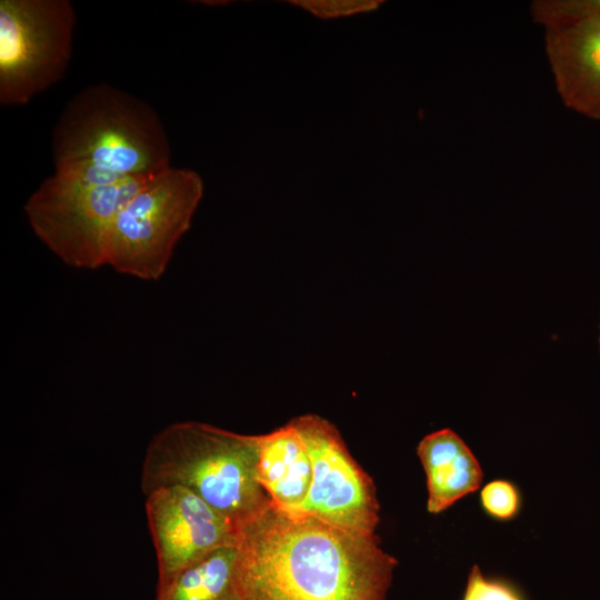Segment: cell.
<instances>
[{
  "label": "cell",
  "mask_w": 600,
  "mask_h": 600,
  "mask_svg": "<svg viewBox=\"0 0 600 600\" xmlns=\"http://www.w3.org/2000/svg\"><path fill=\"white\" fill-rule=\"evenodd\" d=\"M236 544L242 600H386L397 566L374 534L272 503L238 528Z\"/></svg>",
  "instance_id": "obj_1"
},
{
  "label": "cell",
  "mask_w": 600,
  "mask_h": 600,
  "mask_svg": "<svg viewBox=\"0 0 600 600\" xmlns=\"http://www.w3.org/2000/svg\"><path fill=\"white\" fill-rule=\"evenodd\" d=\"M52 154L54 171L91 170L119 181L171 167L169 139L153 108L108 83L90 84L66 104Z\"/></svg>",
  "instance_id": "obj_2"
},
{
  "label": "cell",
  "mask_w": 600,
  "mask_h": 600,
  "mask_svg": "<svg viewBox=\"0 0 600 600\" xmlns=\"http://www.w3.org/2000/svg\"><path fill=\"white\" fill-rule=\"evenodd\" d=\"M257 462V436L177 422L149 442L141 488L144 496L162 487L186 488L239 528L271 504L258 481Z\"/></svg>",
  "instance_id": "obj_3"
},
{
  "label": "cell",
  "mask_w": 600,
  "mask_h": 600,
  "mask_svg": "<svg viewBox=\"0 0 600 600\" xmlns=\"http://www.w3.org/2000/svg\"><path fill=\"white\" fill-rule=\"evenodd\" d=\"M202 194V179L191 169L170 167L147 179L112 222L106 264L119 273L158 280L190 228Z\"/></svg>",
  "instance_id": "obj_4"
},
{
  "label": "cell",
  "mask_w": 600,
  "mask_h": 600,
  "mask_svg": "<svg viewBox=\"0 0 600 600\" xmlns=\"http://www.w3.org/2000/svg\"><path fill=\"white\" fill-rule=\"evenodd\" d=\"M149 178L97 186L53 173L29 197L24 213L36 236L61 261L73 268L96 269L106 264L114 218Z\"/></svg>",
  "instance_id": "obj_5"
},
{
  "label": "cell",
  "mask_w": 600,
  "mask_h": 600,
  "mask_svg": "<svg viewBox=\"0 0 600 600\" xmlns=\"http://www.w3.org/2000/svg\"><path fill=\"white\" fill-rule=\"evenodd\" d=\"M76 23L68 0L0 1L2 106H23L63 78Z\"/></svg>",
  "instance_id": "obj_6"
},
{
  "label": "cell",
  "mask_w": 600,
  "mask_h": 600,
  "mask_svg": "<svg viewBox=\"0 0 600 600\" xmlns=\"http://www.w3.org/2000/svg\"><path fill=\"white\" fill-rule=\"evenodd\" d=\"M303 440L312 464V480L300 516L362 534H374L379 503L371 478L349 453L328 420L304 414L290 421Z\"/></svg>",
  "instance_id": "obj_7"
},
{
  "label": "cell",
  "mask_w": 600,
  "mask_h": 600,
  "mask_svg": "<svg viewBox=\"0 0 600 600\" xmlns=\"http://www.w3.org/2000/svg\"><path fill=\"white\" fill-rule=\"evenodd\" d=\"M146 514L158 563L157 593L183 570L237 540L238 528L228 518L179 486L146 494Z\"/></svg>",
  "instance_id": "obj_8"
},
{
  "label": "cell",
  "mask_w": 600,
  "mask_h": 600,
  "mask_svg": "<svg viewBox=\"0 0 600 600\" xmlns=\"http://www.w3.org/2000/svg\"><path fill=\"white\" fill-rule=\"evenodd\" d=\"M544 51L562 103L600 121V16L544 30Z\"/></svg>",
  "instance_id": "obj_9"
},
{
  "label": "cell",
  "mask_w": 600,
  "mask_h": 600,
  "mask_svg": "<svg viewBox=\"0 0 600 600\" xmlns=\"http://www.w3.org/2000/svg\"><path fill=\"white\" fill-rule=\"evenodd\" d=\"M258 481L273 507L300 516L311 480V459L300 434L291 422L257 436Z\"/></svg>",
  "instance_id": "obj_10"
},
{
  "label": "cell",
  "mask_w": 600,
  "mask_h": 600,
  "mask_svg": "<svg viewBox=\"0 0 600 600\" xmlns=\"http://www.w3.org/2000/svg\"><path fill=\"white\" fill-rule=\"evenodd\" d=\"M417 454L427 477V509L439 514L480 488L482 469L466 442L451 429L422 438Z\"/></svg>",
  "instance_id": "obj_11"
},
{
  "label": "cell",
  "mask_w": 600,
  "mask_h": 600,
  "mask_svg": "<svg viewBox=\"0 0 600 600\" xmlns=\"http://www.w3.org/2000/svg\"><path fill=\"white\" fill-rule=\"evenodd\" d=\"M237 544L217 548L183 570L156 600H242L236 579Z\"/></svg>",
  "instance_id": "obj_12"
},
{
  "label": "cell",
  "mask_w": 600,
  "mask_h": 600,
  "mask_svg": "<svg viewBox=\"0 0 600 600\" xmlns=\"http://www.w3.org/2000/svg\"><path fill=\"white\" fill-rule=\"evenodd\" d=\"M530 16L544 30L556 29L600 16V0H534L530 4Z\"/></svg>",
  "instance_id": "obj_13"
},
{
  "label": "cell",
  "mask_w": 600,
  "mask_h": 600,
  "mask_svg": "<svg viewBox=\"0 0 600 600\" xmlns=\"http://www.w3.org/2000/svg\"><path fill=\"white\" fill-rule=\"evenodd\" d=\"M480 503L490 518L500 522H508L520 513L522 498L513 482L506 479H496L482 488Z\"/></svg>",
  "instance_id": "obj_14"
},
{
  "label": "cell",
  "mask_w": 600,
  "mask_h": 600,
  "mask_svg": "<svg viewBox=\"0 0 600 600\" xmlns=\"http://www.w3.org/2000/svg\"><path fill=\"white\" fill-rule=\"evenodd\" d=\"M462 600H526L522 592L509 581L487 577L479 567L470 570Z\"/></svg>",
  "instance_id": "obj_15"
},
{
  "label": "cell",
  "mask_w": 600,
  "mask_h": 600,
  "mask_svg": "<svg viewBox=\"0 0 600 600\" xmlns=\"http://www.w3.org/2000/svg\"><path fill=\"white\" fill-rule=\"evenodd\" d=\"M321 19L338 18L376 10L382 1L378 0H300L290 1Z\"/></svg>",
  "instance_id": "obj_16"
},
{
  "label": "cell",
  "mask_w": 600,
  "mask_h": 600,
  "mask_svg": "<svg viewBox=\"0 0 600 600\" xmlns=\"http://www.w3.org/2000/svg\"><path fill=\"white\" fill-rule=\"evenodd\" d=\"M598 344H599V352H600V321H599V336H598Z\"/></svg>",
  "instance_id": "obj_17"
}]
</instances>
